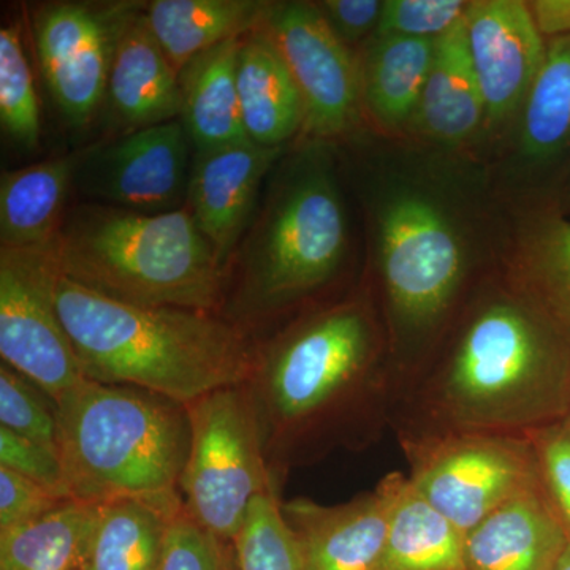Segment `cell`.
<instances>
[{
    "label": "cell",
    "instance_id": "1",
    "mask_svg": "<svg viewBox=\"0 0 570 570\" xmlns=\"http://www.w3.org/2000/svg\"><path fill=\"white\" fill-rule=\"evenodd\" d=\"M266 463L288 472L337 449H366L392 423L396 373L370 294L322 302L257 340L246 382Z\"/></svg>",
    "mask_w": 570,
    "mask_h": 570
},
{
    "label": "cell",
    "instance_id": "2",
    "mask_svg": "<svg viewBox=\"0 0 570 570\" xmlns=\"http://www.w3.org/2000/svg\"><path fill=\"white\" fill-rule=\"evenodd\" d=\"M570 412V336L505 285L445 330L397 390V439L459 431L527 434Z\"/></svg>",
    "mask_w": 570,
    "mask_h": 570
},
{
    "label": "cell",
    "instance_id": "3",
    "mask_svg": "<svg viewBox=\"0 0 570 570\" xmlns=\"http://www.w3.org/2000/svg\"><path fill=\"white\" fill-rule=\"evenodd\" d=\"M56 307L86 379L187 404L249 381L257 340L223 314L130 305L59 275Z\"/></svg>",
    "mask_w": 570,
    "mask_h": 570
},
{
    "label": "cell",
    "instance_id": "4",
    "mask_svg": "<svg viewBox=\"0 0 570 570\" xmlns=\"http://www.w3.org/2000/svg\"><path fill=\"white\" fill-rule=\"evenodd\" d=\"M39 250L59 275L108 298L223 314L228 268L187 208L73 206Z\"/></svg>",
    "mask_w": 570,
    "mask_h": 570
},
{
    "label": "cell",
    "instance_id": "5",
    "mask_svg": "<svg viewBox=\"0 0 570 570\" xmlns=\"http://www.w3.org/2000/svg\"><path fill=\"white\" fill-rule=\"evenodd\" d=\"M348 245L347 217L324 160L302 157L269 190L232 258L223 316L258 340L318 305Z\"/></svg>",
    "mask_w": 570,
    "mask_h": 570
},
{
    "label": "cell",
    "instance_id": "6",
    "mask_svg": "<svg viewBox=\"0 0 570 570\" xmlns=\"http://www.w3.org/2000/svg\"><path fill=\"white\" fill-rule=\"evenodd\" d=\"M58 455L69 497L86 504L142 499L181 510L190 449L186 404L86 379L61 403Z\"/></svg>",
    "mask_w": 570,
    "mask_h": 570
},
{
    "label": "cell",
    "instance_id": "7",
    "mask_svg": "<svg viewBox=\"0 0 570 570\" xmlns=\"http://www.w3.org/2000/svg\"><path fill=\"white\" fill-rule=\"evenodd\" d=\"M377 225L384 324L397 395L459 313L466 253L448 214L420 190L390 194Z\"/></svg>",
    "mask_w": 570,
    "mask_h": 570
},
{
    "label": "cell",
    "instance_id": "8",
    "mask_svg": "<svg viewBox=\"0 0 570 570\" xmlns=\"http://www.w3.org/2000/svg\"><path fill=\"white\" fill-rule=\"evenodd\" d=\"M186 409L190 449L179 480L183 510L235 542L255 499L281 490L266 463L253 396L245 382L197 397Z\"/></svg>",
    "mask_w": 570,
    "mask_h": 570
},
{
    "label": "cell",
    "instance_id": "9",
    "mask_svg": "<svg viewBox=\"0 0 570 570\" xmlns=\"http://www.w3.org/2000/svg\"><path fill=\"white\" fill-rule=\"evenodd\" d=\"M400 444L412 485L464 535L540 483L527 434L459 431L401 439Z\"/></svg>",
    "mask_w": 570,
    "mask_h": 570
},
{
    "label": "cell",
    "instance_id": "10",
    "mask_svg": "<svg viewBox=\"0 0 570 570\" xmlns=\"http://www.w3.org/2000/svg\"><path fill=\"white\" fill-rule=\"evenodd\" d=\"M55 266L41 250L0 249V355L55 404L86 381L56 307Z\"/></svg>",
    "mask_w": 570,
    "mask_h": 570
},
{
    "label": "cell",
    "instance_id": "11",
    "mask_svg": "<svg viewBox=\"0 0 570 570\" xmlns=\"http://www.w3.org/2000/svg\"><path fill=\"white\" fill-rule=\"evenodd\" d=\"M137 2H50L33 10L37 59L67 122L85 127L107 100L112 55Z\"/></svg>",
    "mask_w": 570,
    "mask_h": 570
},
{
    "label": "cell",
    "instance_id": "12",
    "mask_svg": "<svg viewBox=\"0 0 570 570\" xmlns=\"http://www.w3.org/2000/svg\"><path fill=\"white\" fill-rule=\"evenodd\" d=\"M262 26L305 100L303 132L322 140L351 132L363 107L362 66L330 29L317 3L272 2Z\"/></svg>",
    "mask_w": 570,
    "mask_h": 570
},
{
    "label": "cell",
    "instance_id": "13",
    "mask_svg": "<svg viewBox=\"0 0 570 570\" xmlns=\"http://www.w3.org/2000/svg\"><path fill=\"white\" fill-rule=\"evenodd\" d=\"M189 142L181 119L134 130L82 154L77 181L97 204L142 213L174 212L187 194Z\"/></svg>",
    "mask_w": 570,
    "mask_h": 570
},
{
    "label": "cell",
    "instance_id": "14",
    "mask_svg": "<svg viewBox=\"0 0 570 570\" xmlns=\"http://www.w3.org/2000/svg\"><path fill=\"white\" fill-rule=\"evenodd\" d=\"M463 22L485 121H508L523 108L546 59L547 39L521 0L471 2Z\"/></svg>",
    "mask_w": 570,
    "mask_h": 570
},
{
    "label": "cell",
    "instance_id": "15",
    "mask_svg": "<svg viewBox=\"0 0 570 570\" xmlns=\"http://www.w3.org/2000/svg\"><path fill=\"white\" fill-rule=\"evenodd\" d=\"M281 151L245 140L195 157L186 208L227 268L254 223L262 184Z\"/></svg>",
    "mask_w": 570,
    "mask_h": 570
},
{
    "label": "cell",
    "instance_id": "16",
    "mask_svg": "<svg viewBox=\"0 0 570 570\" xmlns=\"http://www.w3.org/2000/svg\"><path fill=\"white\" fill-rule=\"evenodd\" d=\"M281 512L305 570H374L384 550L390 491L382 479L373 491L336 505L306 498L281 502Z\"/></svg>",
    "mask_w": 570,
    "mask_h": 570
},
{
    "label": "cell",
    "instance_id": "17",
    "mask_svg": "<svg viewBox=\"0 0 570 570\" xmlns=\"http://www.w3.org/2000/svg\"><path fill=\"white\" fill-rule=\"evenodd\" d=\"M569 543L568 531L539 483L464 535V570H554Z\"/></svg>",
    "mask_w": 570,
    "mask_h": 570
},
{
    "label": "cell",
    "instance_id": "18",
    "mask_svg": "<svg viewBox=\"0 0 570 570\" xmlns=\"http://www.w3.org/2000/svg\"><path fill=\"white\" fill-rule=\"evenodd\" d=\"M145 7L142 3L124 26L107 86L112 111L134 130L175 121L183 111L179 73L154 39Z\"/></svg>",
    "mask_w": 570,
    "mask_h": 570
},
{
    "label": "cell",
    "instance_id": "19",
    "mask_svg": "<svg viewBox=\"0 0 570 570\" xmlns=\"http://www.w3.org/2000/svg\"><path fill=\"white\" fill-rule=\"evenodd\" d=\"M236 85L247 140L283 148L305 130V100L283 52L262 24L243 37Z\"/></svg>",
    "mask_w": 570,
    "mask_h": 570
},
{
    "label": "cell",
    "instance_id": "20",
    "mask_svg": "<svg viewBox=\"0 0 570 570\" xmlns=\"http://www.w3.org/2000/svg\"><path fill=\"white\" fill-rule=\"evenodd\" d=\"M82 156L52 157L0 176V249L39 250L58 234Z\"/></svg>",
    "mask_w": 570,
    "mask_h": 570
},
{
    "label": "cell",
    "instance_id": "21",
    "mask_svg": "<svg viewBox=\"0 0 570 570\" xmlns=\"http://www.w3.org/2000/svg\"><path fill=\"white\" fill-rule=\"evenodd\" d=\"M387 539L374 570H464V532L415 490L407 475H385Z\"/></svg>",
    "mask_w": 570,
    "mask_h": 570
},
{
    "label": "cell",
    "instance_id": "22",
    "mask_svg": "<svg viewBox=\"0 0 570 570\" xmlns=\"http://www.w3.org/2000/svg\"><path fill=\"white\" fill-rule=\"evenodd\" d=\"M243 37L197 56L179 73L181 121L197 153L247 140L236 85Z\"/></svg>",
    "mask_w": 570,
    "mask_h": 570
},
{
    "label": "cell",
    "instance_id": "23",
    "mask_svg": "<svg viewBox=\"0 0 570 570\" xmlns=\"http://www.w3.org/2000/svg\"><path fill=\"white\" fill-rule=\"evenodd\" d=\"M485 118V102L461 21L436 40L414 122L426 137L452 145L468 140Z\"/></svg>",
    "mask_w": 570,
    "mask_h": 570
},
{
    "label": "cell",
    "instance_id": "24",
    "mask_svg": "<svg viewBox=\"0 0 570 570\" xmlns=\"http://www.w3.org/2000/svg\"><path fill=\"white\" fill-rule=\"evenodd\" d=\"M269 6L262 0H154L145 7V18L181 73L197 56L258 28Z\"/></svg>",
    "mask_w": 570,
    "mask_h": 570
},
{
    "label": "cell",
    "instance_id": "25",
    "mask_svg": "<svg viewBox=\"0 0 570 570\" xmlns=\"http://www.w3.org/2000/svg\"><path fill=\"white\" fill-rule=\"evenodd\" d=\"M519 148L528 167L550 171L554 189L570 160V36L547 40V55L520 111Z\"/></svg>",
    "mask_w": 570,
    "mask_h": 570
},
{
    "label": "cell",
    "instance_id": "26",
    "mask_svg": "<svg viewBox=\"0 0 570 570\" xmlns=\"http://www.w3.org/2000/svg\"><path fill=\"white\" fill-rule=\"evenodd\" d=\"M508 285L570 336V217L557 205L524 225Z\"/></svg>",
    "mask_w": 570,
    "mask_h": 570
},
{
    "label": "cell",
    "instance_id": "27",
    "mask_svg": "<svg viewBox=\"0 0 570 570\" xmlns=\"http://www.w3.org/2000/svg\"><path fill=\"white\" fill-rule=\"evenodd\" d=\"M436 40L373 37L362 66L363 104L385 129L414 121Z\"/></svg>",
    "mask_w": 570,
    "mask_h": 570
},
{
    "label": "cell",
    "instance_id": "28",
    "mask_svg": "<svg viewBox=\"0 0 570 570\" xmlns=\"http://www.w3.org/2000/svg\"><path fill=\"white\" fill-rule=\"evenodd\" d=\"M181 510L130 498L99 504L82 570H160L168 527Z\"/></svg>",
    "mask_w": 570,
    "mask_h": 570
},
{
    "label": "cell",
    "instance_id": "29",
    "mask_svg": "<svg viewBox=\"0 0 570 570\" xmlns=\"http://www.w3.org/2000/svg\"><path fill=\"white\" fill-rule=\"evenodd\" d=\"M99 504L75 499L47 515L0 532V570H82Z\"/></svg>",
    "mask_w": 570,
    "mask_h": 570
},
{
    "label": "cell",
    "instance_id": "30",
    "mask_svg": "<svg viewBox=\"0 0 570 570\" xmlns=\"http://www.w3.org/2000/svg\"><path fill=\"white\" fill-rule=\"evenodd\" d=\"M0 124L20 148H37L41 135L39 94L20 29H0Z\"/></svg>",
    "mask_w": 570,
    "mask_h": 570
},
{
    "label": "cell",
    "instance_id": "31",
    "mask_svg": "<svg viewBox=\"0 0 570 570\" xmlns=\"http://www.w3.org/2000/svg\"><path fill=\"white\" fill-rule=\"evenodd\" d=\"M279 493L255 499L235 540L242 570H305L294 535L281 512Z\"/></svg>",
    "mask_w": 570,
    "mask_h": 570
},
{
    "label": "cell",
    "instance_id": "32",
    "mask_svg": "<svg viewBox=\"0 0 570 570\" xmlns=\"http://www.w3.org/2000/svg\"><path fill=\"white\" fill-rule=\"evenodd\" d=\"M33 382L2 362L0 365V425L37 442L58 455V414ZM59 456V455H58Z\"/></svg>",
    "mask_w": 570,
    "mask_h": 570
},
{
    "label": "cell",
    "instance_id": "33",
    "mask_svg": "<svg viewBox=\"0 0 570 570\" xmlns=\"http://www.w3.org/2000/svg\"><path fill=\"white\" fill-rule=\"evenodd\" d=\"M160 570H242L235 542L195 523L184 510L168 527Z\"/></svg>",
    "mask_w": 570,
    "mask_h": 570
},
{
    "label": "cell",
    "instance_id": "34",
    "mask_svg": "<svg viewBox=\"0 0 570 570\" xmlns=\"http://www.w3.org/2000/svg\"><path fill=\"white\" fill-rule=\"evenodd\" d=\"M463 0H389L373 37L438 40L463 21L469 9Z\"/></svg>",
    "mask_w": 570,
    "mask_h": 570
},
{
    "label": "cell",
    "instance_id": "35",
    "mask_svg": "<svg viewBox=\"0 0 570 570\" xmlns=\"http://www.w3.org/2000/svg\"><path fill=\"white\" fill-rule=\"evenodd\" d=\"M527 436L534 450L540 485L570 538V417L535 428Z\"/></svg>",
    "mask_w": 570,
    "mask_h": 570
},
{
    "label": "cell",
    "instance_id": "36",
    "mask_svg": "<svg viewBox=\"0 0 570 570\" xmlns=\"http://www.w3.org/2000/svg\"><path fill=\"white\" fill-rule=\"evenodd\" d=\"M69 498L0 468V532L14 530L22 524L47 515Z\"/></svg>",
    "mask_w": 570,
    "mask_h": 570
},
{
    "label": "cell",
    "instance_id": "37",
    "mask_svg": "<svg viewBox=\"0 0 570 570\" xmlns=\"http://www.w3.org/2000/svg\"><path fill=\"white\" fill-rule=\"evenodd\" d=\"M0 468L10 469L22 478L33 480L69 498L66 478L59 456L51 450L41 448L37 442L14 434L13 431L0 426Z\"/></svg>",
    "mask_w": 570,
    "mask_h": 570
},
{
    "label": "cell",
    "instance_id": "38",
    "mask_svg": "<svg viewBox=\"0 0 570 570\" xmlns=\"http://www.w3.org/2000/svg\"><path fill=\"white\" fill-rule=\"evenodd\" d=\"M337 39L351 45L376 33L384 2L379 0H325L317 3Z\"/></svg>",
    "mask_w": 570,
    "mask_h": 570
},
{
    "label": "cell",
    "instance_id": "39",
    "mask_svg": "<svg viewBox=\"0 0 570 570\" xmlns=\"http://www.w3.org/2000/svg\"><path fill=\"white\" fill-rule=\"evenodd\" d=\"M528 6L547 40L570 36V0H534Z\"/></svg>",
    "mask_w": 570,
    "mask_h": 570
},
{
    "label": "cell",
    "instance_id": "40",
    "mask_svg": "<svg viewBox=\"0 0 570 570\" xmlns=\"http://www.w3.org/2000/svg\"><path fill=\"white\" fill-rule=\"evenodd\" d=\"M551 204L557 205L564 214H570V160L557 184Z\"/></svg>",
    "mask_w": 570,
    "mask_h": 570
},
{
    "label": "cell",
    "instance_id": "41",
    "mask_svg": "<svg viewBox=\"0 0 570 570\" xmlns=\"http://www.w3.org/2000/svg\"><path fill=\"white\" fill-rule=\"evenodd\" d=\"M554 570H570V543L568 549L564 550V553H562L561 560L558 561Z\"/></svg>",
    "mask_w": 570,
    "mask_h": 570
},
{
    "label": "cell",
    "instance_id": "42",
    "mask_svg": "<svg viewBox=\"0 0 570 570\" xmlns=\"http://www.w3.org/2000/svg\"><path fill=\"white\" fill-rule=\"evenodd\" d=\"M569 417H570V412H569Z\"/></svg>",
    "mask_w": 570,
    "mask_h": 570
}]
</instances>
